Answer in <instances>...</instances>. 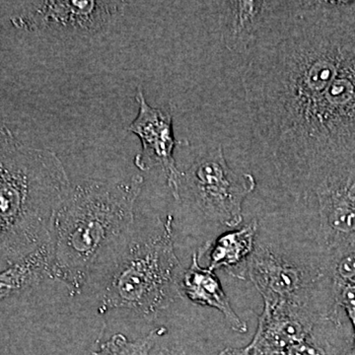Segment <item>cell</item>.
I'll return each mask as SVG.
<instances>
[{
  "mask_svg": "<svg viewBox=\"0 0 355 355\" xmlns=\"http://www.w3.org/2000/svg\"><path fill=\"white\" fill-rule=\"evenodd\" d=\"M270 2L241 79L254 135L279 176L354 51L355 1Z\"/></svg>",
  "mask_w": 355,
  "mask_h": 355,
  "instance_id": "1",
  "label": "cell"
},
{
  "mask_svg": "<svg viewBox=\"0 0 355 355\" xmlns=\"http://www.w3.org/2000/svg\"><path fill=\"white\" fill-rule=\"evenodd\" d=\"M144 183V177L135 175L72 187L55 216L51 241V277L70 295L81 294L95 273L107 270L127 245Z\"/></svg>",
  "mask_w": 355,
  "mask_h": 355,
  "instance_id": "2",
  "label": "cell"
},
{
  "mask_svg": "<svg viewBox=\"0 0 355 355\" xmlns=\"http://www.w3.org/2000/svg\"><path fill=\"white\" fill-rule=\"evenodd\" d=\"M71 188L57 154L27 146L0 127V272L51 243Z\"/></svg>",
  "mask_w": 355,
  "mask_h": 355,
  "instance_id": "3",
  "label": "cell"
},
{
  "mask_svg": "<svg viewBox=\"0 0 355 355\" xmlns=\"http://www.w3.org/2000/svg\"><path fill=\"white\" fill-rule=\"evenodd\" d=\"M174 218L167 217L161 228L142 238H130L109 266L100 293V314L114 309L135 311L154 318L181 298L182 268L173 240Z\"/></svg>",
  "mask_w": 355,
  "mask_h": 355,
  "instance_id": "4",
  "label": "cell"
},
{
  "mask_svg": "<svg viewBox=\"0 0 355 355\" xmlns=\"http://www.w3.org/2000/svg\"><path fill=\"white\" fill-rule=\"evenodd\" d=\"M247 279L260 292L263 305L298 306L327 317L340 316L331 280L318 261L301 263L257 241L248 263Z\"/></svg>",
  "mask_w": 355,
  "mask_h": 355,
  "instance_id": "5",
  "label": "cell"
},
{
  "mask_svg": "<svg viewBox=\"0 0 355 355\" xmlns=\"http://www.w3.org/2000/svg\"><path fill=\"white\" fill-rule=\"evenodd\" d=\"M203 216L234 228L243 221V203L256 189L249 173L235 172L228 165L223 148L217 147L198 159L183 173L182 187Z\"/></svg>",
  "mask_w": 355,
  "mask_h": 355,
  "instance_id": "6",
  "label": "cell"
},
{
  "mask_svg": "<svg viewBox=\"0 0 355 355\" xmlns=\"http://www.w3.org/2000/svg\"><path fill=\"white\" fill-rule=\"evenodd\" d=\"M125 6V2L96 0L21 2L19 11L11 17V23L26 31L55 36H95L116 24Z\"/></svg>",
  "mask_w": 355,
  "mask_h": 355,
  "instance_id": "7",
  "label": "cell"
},
{
  "mask_svg": "<svg viewBox=\"0 0 355 355\" xmlns=\"http://www.w3.org/2000/svg\"><path fill=\"white\" fill-rule=\"evenodd\" d=\"M316 198V253L327 270L330 261L355 245V167L329 173L311 189Z\"/></svg>",
  "mask_w": 355,
  "mask_h": 355,
  "instance_id": "8",
  "label": "cell"
},
{
  "mask_svg": "<svg viewBox=\"0 0 355 355\" xmlns=\"http://www.w3.org/2000/svg\"><path fill=\"white\" fill-rule=\"evenodd\" d=\"M139 113L128 127L141 142V151L135 157V164L141 171L162 168L173 197L181 198L183 173L178 169L174 158L177 141L173 130V114L165 108H154L147 103L144 89L139 86L135 95Z\"/></svg>",
  "mask_w": 355,
  "mask_h": 355,
  "instance_id": "9",
  "label": "cell"
},
{
  "mask_svg": "<svg viewBox=\"0 0 355 355\" xmlns=\"http://www.w3.org/2000/svg\"><path fill=\"white\" fill-rule=\"evenodd\" d=\"M340 318L298 306L263 305L250 347L257 355H275L309 338L318 324Z\"/></svg>",
  "mask_w": 355,
  "mask_h": 355,
  "instance_id": "10",
  "label": "cell"
},
{
  "mask_svg": "<svg viewBox=\"0 0 355 355\" xmlns=\"http://www.w3.org/2000/svg\"><path fill=\"white\" fill-rule=\"evenodd\" d=\"M259 224L252 220L244 227L224 233L197 252L198 259L209 254V270H224L236 279H247V268L256 247Z\"/></svg>",
  "mask_w": 355,
  "mask_h": 355,
  "instance_id": "11",
  "label": "cell"
},
{
  "mask_svg": "<svg viewBox=\"0 0 355 355\" xmlns=\"http://www.w3.org/2000/svg\"><path fill=\"white\" fill-rule=\"evenodd\" d=\"M182 291L191 302L219 311L236 333H247V324L236 314L216 273L200 266L197 253L193 254L191 266L184 272Z\"/></svg>",
  "mask_w": 355,
  "mask_h": 355,
  "instance_id": "12",
  "label": "cell"
},
{
  "mask_svg": "<svg viewBox=\"0 0 355 355\" xmlns=\"http://www.w3.org/2000/svg\"><path fill=\"white\" fill-rule=\"evenodd\" d=\"M219 24L224 46L243 55L253 41L265 18L270 1L237 0L220 1Z\"/></svg>",
  "mask_w": 355,
  "mask_h": 355,
  "instance_id": "13",
  "label": "cell"
},
{
  "mask_svg": "<svg viewBox=\"0 0 355 355\" xmlns=\"http://www.w3.org/2000/svg\"><path fill=\"white\" fill-rule=\"evenodd\" d=\"M51 242L0 272V302L51 277Z\"/></svg>",
  "mask_w": 355,
  "mask_h": 355,
  "instance_id": "14",
  "label": "cell"
},
{
  "mask_svg": "<svg viewBox=\"0 0 355 355\" xmlns=\"http://www.w3.org/2000/svg\"><path fill=\"white\" fill-rule=\"evenodd\" d=\"M167 333L165 327L154 329L150 333L137 340H130L123 334H114L103 343L92 355H150L156 343Z\"/></svg>",
  "mask_w": 355,
  "mask_h": 355,
  "instance_id": "15",
  "label": "cell"
},
{
  "mask_svg": "<svg viewBox=\"0 0 355 355\" xmlns=\"http://www.w3.org/2000/svg\"><path fill=\"white\" fill-rule=\"evenodd\" d=\"M316 329L303 342L296 343L275 355H345L347 347H338L335 343H331L323 334L318 333Z\"/></svg>",
  "mask_w": 355,
  "mask_h": 355,
  "instance_id": "16",
  "label": "cell"
},
{
  "mask_svg": "<svg viewBox=\"0 0 355 355\" xmlns=\"http://www.w3.org/2000/svg\"><path fill=\"white\" fill-rule=\"evenodd\" d=\"M218 355H257L250 345L246 347H226Z\"/></svg>",
  "mask_w": 355,
  "mask_h": 355,
  "instance_id": "17",
  "label": "cell"
}]
</instances>
